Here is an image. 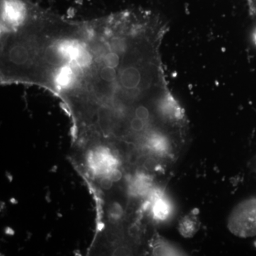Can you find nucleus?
<instances>
[{
    "instance_id": "nucleus-1",
    "label": "nucleus",
    "mask_w": 256,
    "mask_h": 256,
    "mask_svg": "<svg viewBox=\"0 0 256 256\" xmlns=\"http://www.w3.org/2000/svg\"><path fill=\"white\" fill-rule=\"evenodd\" d=\"M228 230L242 238L256 236V200L238 204L228 218Z\"/></svg>"
}]
</instances>
